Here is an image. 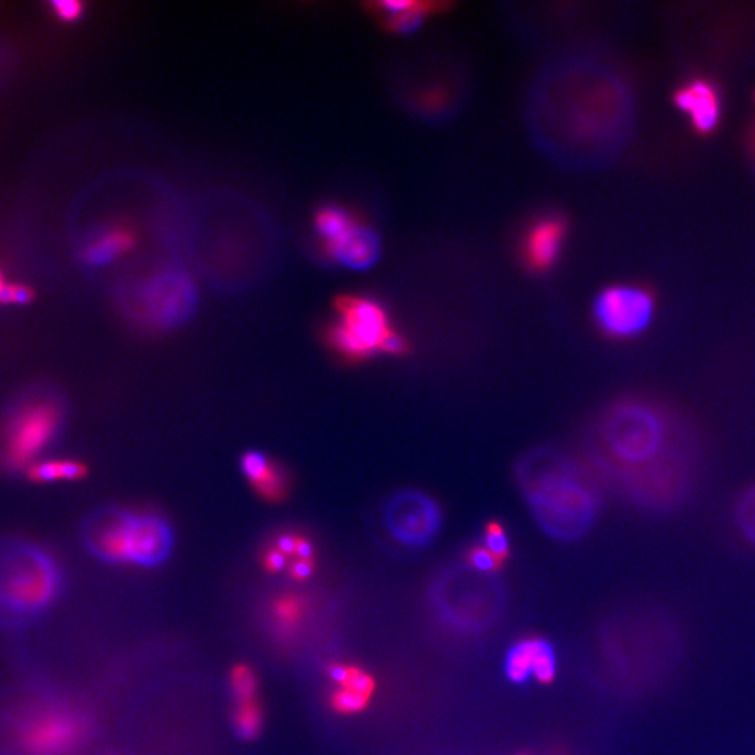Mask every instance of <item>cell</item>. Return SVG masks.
Masks as SVG:
<instances>
[{
    "instance_id": "obj_1",
    "label": "cell",
    "mask_w": 755,
    "mask_h": 755,
    "mask_svg": "<svg viewBox=\"0 0 755 755\" xmlns=\"http://www.w3.org/2000/svg\"><path fill=\"white\" fill-rule=\"evenodd\" d=\"M595 438L606 476L635 506L671 512L695 492L702 467L700 436L664 400L619 399L600 415Z\"/></svg>"
},
{
    "instance_id": "obj_2",
    "label": "cell",
    "mask_w": 755,
    "mask_h": 755,
    "mask_svg": "<svg viewBox=\"0 0 755 755\" xmlns=\"http://www.w3.org/2000/svg\"><path fill=\"white\" fill-rule=\"evenodd\" d=\"M517 481L534 522L548 537L579 541L598 519L602 506L598 485L563 452H529L519 460Z\"/></svg>"
},
{
    "instance_id": "obj_3",
    "label": "cell",
    "mask_w": 755,
    "mask_h": 755,
    "mask_svg": "<svg viewBox=\"0 0 755 755\" xmlns=\"http://www.w3.org/2000/svg\"><path fill=\"white\" fill-rule=\"evenodd\" d=\"M81 537L90 553L108 563L156 567L173 549V531L166 521L116 507L90 513L81 525Z\"/></svg>"
},
{
    "instance_id": "obj_4",
    "label": "cell",
    "mask_w": 755,
    "mask_h": 755,
    "mask_svg": "<svg viewBox=\"0 0 755 755\" xmlns=\"http://www.w3.org/2000/svg\"><path fill=\"white\" fill-rule=\"evenodd\" d=\"M64 418V402L51 388L33 385L15 395L0 414V469L29 467L53 444Z\"/></svg>"
},
{
    "instance_id": "obj_5",
    "label": "cell",
    "mask_w": 755,
    "mask_h": 755,
    "mask_svg": "<svg viewBox=\"0 0 755 755\" xmlns=\"http://www.w3.org/2000/svg\"><path fill=\"white\" fill-rule=\"evenodd\" d=\"M60 584L58 564L46 549L23 539H0V610L40 613L53 603Z\"/></svg>"
},
{
    "instance_id": "obj_6",
    "label": "cell",
    "mask_w": 755,
    "mask_h": 755,
    "mask_svg": "<svg viewBox=\"0 0 755 755\" xmlns=\"http://www.w3.org/2000/svg\"><path fill=\"white\" fill-rule=\"evenodd\" d=\"M138 301L148 322L174 327L187 322L197 310V287L184 270L164 267L142 282Z\"/></svg>"
},
{
    "instance_id": "obj_7",
    "label": "cell",
    "mask_w": 755,
    "mask_h": 755,
    "mask_svg": "<svg viewBox=\"0 0 755 755\" xmlns=\"http://www.w3.org/2000/svg\"><path fill=\"white\" fill-rule=\"evenodd\" d=\"M656 302L648 290L636 286H613L600 292L593 315L600 331L613 338H634L654 322Z\"/></svg>"
},
{
    "instance_id": "obj_8",
    "label": "cell",
    "mask_w": 755,
    "mask_h": 755,
    "mask_svg": "<svg viewBox=\"0 0 755 755\" xmlns=\"http://www.w3.org/2000/svg\"><path fill=\"white\" fill-rule=\"evenodd\" d=\"M382 518L390 537L403 546L421 547L438 533L443 511L433 497L410 489L389 498Z\"/></svg>"
},
{
    "instance_id": "obj_9",
    "label": "cell",
    "mask_w": 755,
    "mask_h": 755,
    "mask_svg": "<svg viewBox=\"0 0 755 755\" xmlns=\"http://www.w3.org/2000/svg\"><path fill=\"white\" fill-rule=\"evenodd\" d=\"M341 322L333 331V342L351 356L364 357L382 352L390 331L387 313L367 298H344L338 304Z\"/></svg>"
},
{
    "instance_id": "obj_10",
    "label": "cell",
    "mask_w": 755,
    "mask_h": 755,
    "mask_svg": "<svg viewBox=\"0 0 755 755\" xmlns=\"http://www.w3.org/2000/svg\"><path fill=\"white\" fill-rule=\"evenodd\" d=\"M81 733L80 722L69 713L37 712L18 729V746L25 755H62L76 746Z\"/></svg>"
},
{
    "instance_id": "obj_11",
    "label": "cell",
    "mask_w": 755,
    "mask_h": 755,
    "mask_svg": "<svg viewBox=\"0 0 755 755\" xmlns=\"http://www.w3.org/2000/svg\"><path fill=\"white\" fill-rule=\"evenodd\" d=\"M556 670L554 649L543 640L519 642L507 656V676L519 685L526 682L532 676L541 682H552Z\"/></svg>"
},
{
    "instance_id": "obj_12",
    "label": "cell",
    "mask_w": 755,
    "mask_h": 755,
    "mask_svg": "<svg viewBox=\"0 0 755 755\" xmlns=\"http://www.w3.org/2000/svg\"><path fill=\"white\" fill-rule=\"evenodd\" d=\"M329 254L347 269L367 270L381 256V244L373 230L356 224L346 237L329 246Z\"/></svg>"
},
{
    "instance_id": "obj_13",
    "label": "cell",
    "mask_w": 755,
    "mask_h": 755,
    "mask_svg": "<svg viewBox=\"0 0 755 755\" xmlns=\"http://www.w3.org/2000/svg\"><path fill=\"white\" fill-rule=\"evenodd\" d=\"M680 110L690 112L696 130L710 133L719 122V102L715 90L707 81L698 80L676 95Z\"/></svg>"
},
{
    "instance_id": "obj_14",
    "label": "cell",
    "mask_w": 755,
    "mask_h": 755,
    "mask_svg": "<svg viewBox=\"0 0 755 755\" xmlns=\"http://www.w3.org/2000/svg\"><path fill=\"white\" fill-rule=\"evenodd\" d=\"M564 238V225L556 219L543 220L528 234L526 259L534 269H547L557 259Z\"/></svg>"
},
{
    "instance_id": "obj_15",
    "label": "cell",
    "mask_w": 755,
    "mask_h": 755,
    "mask_svg": "<svg viewBox=\"0 0 755 755\" xmlns=\"http://www.w3.org/2000/svg\"><path fill=\"white\" fill-rule=\"evenodd\" d=\"M135 245V237L126 227H111L97 235L81 251V259L90 266H106L126 255Z\"/></svg>"
},
{
    "instance_id": "obj_16",
    "label": "cell",
    "mask_w": 755,
    "mask_h": 755,
    "mask_svg": "<svg viewBox=\"0 0 755 755\" xmlns=\"http://www.w3.org/2000/svg\"><path fill=\"white\" fill-rule=\"evenodd\" d=\"M315 224L318 233L325 241L327 248L346 237L356 225L351 214L341 208L333 207L322 209L317 215Z\"/></svg>"
},
{
    "instance_id": "obj_17",
    "label": "cell",
    "mask_w": 755,
    "mask_h": 755,
    "mask_svg": "<svg viewBox=\"0 0 755 755\" xmlns=\"http://www.w3.org/2000/svg\"><path fill=\"white\" fill-rule=\"evenodd\" d=\"M86 474L85 466L77 462H43L29 467L30 480L49 482L55 480H79Z\"/></svg>"
},
{
    "instance_id": "obj_18",
    "label": "cell",
    "mask_w": 755,
    "mask_h": 755,
    "mask_svg": "<svg viewBox=\"0 0 755 755\" xmlns=\"http://www.w3.org/2000/svg\"><path fill=\"white\" fill-rule=\"evenodd\" d=\"M737 531L755 547V485L743 492L734 506Z\"/></svg>"
},
{
    "instance_id": "obj_19",
    "label": "cell",
    "mask_w": 755,
    "mask_h": 755,
    "mask_svg": "<svg viewBox=\"0 0 755 755\" xmlns=\"http://www.w3.org/2000/svg\"><path fill=\"white\" fill-rule=\"evenodd\" d=\"M235 725H237L241 736L246 739L256 736V733L260 731V711L254 700L240 701Z\"/></svg>"
},
{
    "instance_id": "obj_20",
    "label": "cell",
    "mask_w": 755,
    "mask_h": 755,
    "mask_svg": "<svg viewBox=\"0 0 755 755\" xmlns=\"http://www.w3.org/2000/svg\"><path fill=\"white\" fill-rule=\"evenodd\" d=\"M485 547L489 549L491 554H495L501 563L508 557V554H510V542H508L507 532L503 531L500 522L492 521L487 523L485 531Z\"/></svg>"
},
{
    "instance_id": "obj_21",
    "label": "cell",
    "mask_w": 755,
    "mask_h": 755,
    "mask_svg": "<svg viewBox=\"0 0 755 755\" xmlns=\"http://www.w3.org/2000/svg\"><path fill=\"white\" fill-rule=\"evenodd\" d=\"M243 471L248 479L259 485H264L269 480V465H267V459L265 455L260 452H249L243 459Z\"/></svg>"
},
{
    "instance_id": "obj_22",
    "label": "cell",
    "mask_w": 755,
    "mask_h": 755,
    "mask_svg": "<svg viewBox=\"0 0 755 755\" xmlns=\"http://www.w3.org/2000/svg\"><path fill=\"white\" fill-rule=\"evenodd\" d=\"M467 562L477 573L490 574L500 568L501 562L495 554H491L485 546H477L470 549Z\"/></svg>"
},
{
    "instance_id": "obj_23",
    "label": "cell",
    "mask_w": 755,
    "mask_h": 755,
    "mask_svg": "<svg viewBox=\"0 0 755 755\" xmlns=\"http://www.w3.org/2000/svg\"><path fill=\"white\" fill-rule=\"evenodd\" d=\"M233 686L240 701L254 700L256 681L248 667L240 666L234 670Z\"/></svg>"
},
{
    "instance_id": "obj_24",
    "label": "cell",
    "mask_w": 755,
    "mask_h": 755,
    "mask_svg": "<svg viewBox=\"0 0 755 755\" xmlns=\"http://www.w3.org/2000/svg\"><path fill=\"white\" fill-rule=\"evenodd\" d=\"M368 698L367 696L358 695L356 691L343 688V690L337 691L336 695L333 696L332 703L337 711L352 713L362 711L363 708L367 706Z\"/></svg>"
},
{
    "instance_id": "obj_25",
    "label": "cell",
    "mask_w": 755,
    "mask_h": 755,
    "mask_svg": "<svg viewBox=\"0 0 755 755\" xmlns=\"http://www.w3.org/2000/svg\"><path fill=\"white\" fill-rule=\"evenodd\" d=\"M34 300V291L23 285H8L0 295L3 304H30Z\"/></svg>"
},
{
    "instance_id": "obj_26",
    "label": "cell",
    "mask_w": 755,
    "mask_h": 755,
    "mask_svg": "<svg viewBox=\"0 0 755 755\" xmlns=\"http://www.w3.org/2000/svg\"><path fill=\"white\" fill-rule=\"evenodd\" d=\"M343 688H347V690L356 691L358 695L369 697L373 695L375 685L371 677L366 675V673L357 669H351V675H348V679L346 682H344Z\"/></svg>"
},
{
    "instance_id": "obj_27",
    "label": "cell",
    "mask_w": 755,
    "mask_h": 755,
    "mask_svg": "<svg viewBox=\"0 0 755 755\" xmlns=\"http://www.w3.org/2000/svg\"><path fill=\"white\" fill-rule=\"evenodd\" d=\"M54 13L58 15L64 22H75L84 14V4L76 2V0H58V2L51 3Z\"/></svg>"
},
{
    "instance_id": "obj_28",
    "label": "cell",
    "mask_w": 755,
    "mask_h": 755,
    "mask_svg": "<svg viewBox=\"0 0 755 755\" xmlns=\"http://www.w3.org/2000/svg\"><path fill=\"white\" fill-rule=\"evenodd\" d=\"M408 343L404 338L397 333L390 332L389 336L385 338L382 344V352L388 354H393V356H402L408 352Z\"/></svg>"
},
{
    "instance_id": "obj_29",
    "label": "cell",
    "mask_w": 755,
    "mask_h": 755,
    "mask_svg": "<svg viewBox=\"0 0 755 755\" xmlns=\"http://www.w3.org/2000/svg\"><path fill=\"white\" fill-rule=\"evenodd\" d=\"M295 574L298 578H307L311 574V565L306 562L298 563L295 567Z\"/></svg>"
},
{
    "instance_id": "obj_30",
    "label": "cell",
    "mask_w": 755,
    "mask_h": 755,
    "mask_svg": "<svg viewBox=\"0 0 755 755\" xmlns=\"http://www.w3.org/2000/svg\"><path fill=\"white\" fill-rule=\"evenodd\" d=\"M279 546L282 549V552L291 553L292 549L297 548V543L292 541L291 537H282L280 539Z\"/></svg>"
},
{
    "instance_id": "obj_31",
    "label": "cell",
    "mask_w": 755,
    "mask_h": 755,
    "mask_svg": "<svg viewBox=\"0 0 755 755\" xmlns=\"http://www.w3.org/2000/svg\"><path fill=\"white\" fill-rule=\"evenodd\" d=\"M269 564L271 565V568L281 569L285 567V558H282L280 554L274 553L269 557Z\"/></svg>"
},
{
    "instance_id": "obj_32",
    "label": "cell",
    "mask_w": 755,
    "mask_h": 755,
    "mask_svg": "<svg viewBox=\"0 0 755 755\" xmlns=\"http://www.w3.org/2000/svg\"><path fill=\"white\" fill-rule=\"evenodd\" d=\"M296 549H297V553L300 554V556L304 557V558H310L311 553H312L310 544L304 543V542L297 543Z\"/></svg>"
},
{
    "instance_id": "obj_33",
    "label": "cell",
    "mask_w": 755,
    "mask_h": 755,
    "mask_svg": "<svg viewBox=\"0 0 755 755\" xmlns=\"http://www.w3.org/2000/svg\"><path fill=\"white\" fill-rule=\"evenodd\" d=\"M7 282H4L3 275L0 274V295H2V291L4 290V287H7Z\"/></svg>"
}]
</instances>
